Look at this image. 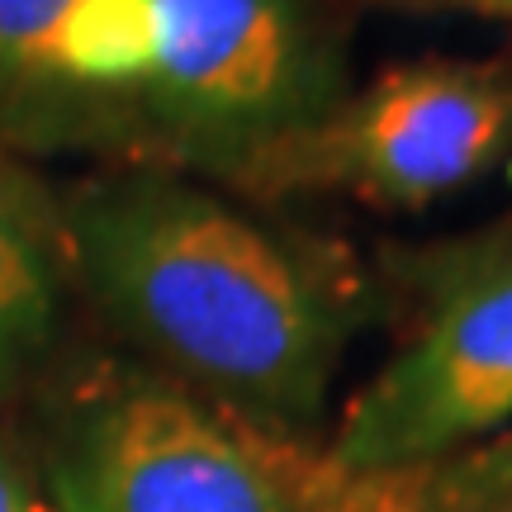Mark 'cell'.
Wrapping results in <instances>:
<instances>
[{"label":"cell","instance_id":"2","mask_svg":"<svg viewBox=\"0 0 512 512\" xmlns=\"http://www.w3.org/2000/svg\"><path fill=\"white\" fill-rule=\"evenodd\" d=\"M43 460L57 512H422L418 470H347L162 375L81 384Z\"/></svg>","mask_w":512,"mask_h":512},{"label":"cell","instance_id":"5","mask_svg":"<svg viewBox=\"0 0 512 512\" xmlns=\"http://www.w3.org/2000/svg\"><path fill=\"white\" fill-rule=\"evenodd\" d=\"M512 427V233L460 247L413 332L347 403L328 451L347 470H418Z\"/></svg>","mask_w":512,"mask_h":512},{"label":"cell","instance_id":"9","mask_svg":"<svg viewBox=\"0 0 512 512\" xmlns=\"http://www.w3.org/2000/svg\"><path fill=\"white\" fill-rule=\"evenodd\" d=\"M0 512H43L24 465L15 460V451L5 441H0Z\"/></svg>","mask_w":512,"mask_h":512},{"label":"cell","instance_id":"7","mask_svg":"<svg viewBox=\"0 0 512 512\" xmlns=\"http://www.w3.org/2000/svg\"><path fill=\"white\" fill-rule=\"evenodd\" d=\"M76 0H0V128H29L43 53Z\"/></svg>","mask_w":512,"mask_h":512},{"label":"cell","instance_id":"1","mask_svg":"<svg viewBox=\"0 0 512 512\" xmlns=\"http://www.w3.org/2000/svg\"><path fill=\"white\" fill-rule=\"evenodd\" d=\"M62 233L91 304L162 380L280 432L318 422L351 332L328 256L171 171L81 185Z\"/></svg>","mask_w":512,"mask_h":512},{"label":"cell","instance_id":"4","mask_svg":"<svg viewBox=\"0 0 512 512\" xmlns=\"http://www.w3.org/2000/svg\"><path fill=\"white\" fill-rule=\"evenodd\" d=\"M512 152V67L408 62L342 95L318 124L256 152L233 185L252 195H351L422 209Z\"/></svg>","mask_w":512,"mask_h":512},{"label":"cell","instance_id":"6","mask_svg":"<svg viewBox=\"0 0 512 512\" xmlns=\"http://www.w3.org/2000/svg\"><path fill=\"white\" fill-rule=\"evenodd\" d=\"M67 271L62 209L0 157V399L19 394L53 351Z\"/></svg>","mask_w":512,"mask_h":512},{"label":"cell","instance_id":"3","mask_svg":"<svg viewBox=\"0 0 512 512\" xmlns=\"http://www.w3.org/2000/svg\"><path fill=\"white\" fill-rule=\"evenodd\" d=\"M342 95V62L299 0H152L133 119L171 157L233 181Z\"/></svg>","mask_w":512,"mask_h":512},{"label":"cell","instance_id":"10","mask_svg":"<svg viewBox=\"0 0 512 512\" xmlns=\"http://www.w3.org/2000/svg\"><path fill=\"white\" fill-rule=\"evenodd\" d=\"M399 5H437V10H470V15L512 19V0H399Z\"/></svg>","mask_w":512,"mask_h":512},{"label":"cell","instance_id":"8","mask_svg":"<svg viewBox=\"0 0 512 512\" xmlns=\"http://www.w3.org/2000/svg\"><path fill=\"white\" fill-rule=\"evenodd\" d=\"M422 512H512V427L470 451L418 465Z\"/></svg>","mask_w":512,"mask_h":512}]
</instances>
